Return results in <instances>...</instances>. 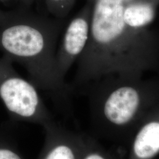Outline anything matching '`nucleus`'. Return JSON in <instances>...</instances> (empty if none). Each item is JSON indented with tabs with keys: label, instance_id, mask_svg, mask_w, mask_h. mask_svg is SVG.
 <instances>
[{
	"label": "nucleus",
	"instance_id": "4",
	"mask_svg": "<svg viewBox=\"0 0 159 159\" xmlns=\"http://www.w3.org/2000/svg\"><path fill=\"white\" fill-rule=\"evenodd\" d=\"M90 84L97 89L94 95L95 111L106 125L125 126L134 119L141 108L142 94L134 85L119 83L114 77Z\"/></svg>",
	"mask_w": 159,
	"mask_h": 159
},
{
	"label": "nucleus",
	"instance_id": "2",
	"mask_svg": "<svg viewBox=\"0 0 159 159\" xmlns=\"http://www.w3.org/2000/svg\"><path fill=\"white\" fill-rule=\"evenodd\" d=\"M66 19L48 17L21 7L0 10V50L27 71L29 81L61 108H69L70 84L58 74L56 56L58 40Z\"/></svg>",
	"mask_w": 159,
	"mask_h": 159
},
{
	"label": "nucleus",
	"instance_id": "6",
	"mask_svg": "<svg viewBox=\"0 0 159 159\" xmlns=\"http://www.w3.org/2000/svg\"><path fill=\"white\" fill-rule=\"evenodd\" d=\"M44 143L38 159H83L88 141L54 120L43 127Z\"/></svg>",
	"mask_w": 159,
	"mask_h": 159
},
{
	"label": "nucleus",
	"instance_id": "10",
	"mask_svg": "<svg viewBox=\"0 0 159 159\" xmlns=\"http://www.w3.org/2000/svg\"><path fill=\"white\" fill-rule=\"evenodd\" d=\"M125 5L135 2H146L159 6V0H123Z\"/></svg>",
	"mask_w": 159,
	"mask_h": 159
},
{
	"label": "nucleus",
	"instance_id": "1",
	"mask_svg": "<svg viewBox=\"0 0 159 159\" xmlns=\"http://www.w3.org/2000/svg\"><path fill=\"white\" fill-rule=\"evenodd\" d=\"M123 0H94L89 37L77 61L73 90L100 80L139 78L159 59V41L148 29H131L124 19Z\"/></svg>",
	"mask_w": 159,
	"mask_h": 159
},
{
	"label": "nucleus",
	"instance_id": "8",
	"mask_svg": "<svg viewBox=\"0 0 159 159\" xmlns=\"http://www.w3.org/2000/svg\"><path fill=\"white\" fill-rule=\"evenodd\" d=\"M75 2V0H46V5L52 17L66 19Z\"/></svg>",
	"mask_w": 159,
	"mask_h": 159
},
{
	"label": "nucleus",
	"instance_id": "5",
	"mask_svg": "<svg viewBox=\"0 0 159 159\" xmlns=\"http://www.w3.org/2000/svg\"><path fill=\"white\" fill-rule=\"evenodd\" d=\"M93 2L87 4L66 25L60 46L57 50L56 63L58 74L65 77L72 65L77 61L87 44Z\"/></svg>",
	"mask_w": 159,
	"mask_h": 159
},
{
	"label": "nucleus",
	"instance_id": "12",
	"mask_svg": "<svg viewBox=\"0 0 159 159\" xmlns=\"http://www.w3.org/2000/svg\"><path fill=\"white\" fill-rule=\"evenodd\" d=\"M9 1L10 0H0V3H5V2H7Z\"/></svg>",
	"mask_w": 159,
	"mask_h": 159
},
{
	"label": "nucleus",
	"instance_id": "3",
	"mask_svg": "<svg viewBox=\"0 0 159 159\" xmlns=\"http://www.w3.org/2000/svg\"><path fill=\"white\" fill-rule=\"evenodd\" d=\"M12 61L0 58V98L8 111L25 123L44 127L54 120L38 89L18 74Z\"/></svg>",
	"mask_w": 159,
	"mask_h": 159
},
{
	"label": "nucleus",
	"instance_id": "13",
	"mask_svg": "<svg viewBox=\"0 0 159 159\" xmlns=\"http://www.w3.org/2000/svg\"><path fill=\"white\" fill-rule=\"evenodd\" d=\"M88 1H92V2L94 1V0H88Z\"/></svg>",
	"mask_w": 159,
	"mask_h": 159
},
{
	"label": "nucleus",
	"instance_id": "7",
	"mask_svg": "<svg viewBox=\"0 0 159 159\" xmlns=\"http://www.w3.org/2000/svg\"><path fill=\"white\" fill-rule=\"evenodd\" d=\"M132 148L137 159H151L159 153V120L143 125L134 138Z\"/></svg>",
	"mask_w": 159,
	"mask_h": 159
},
{
	"label": "nucleus",
	"instance_id": "11",
	"mask_svg": "<svg viewBox=\"0 0 159 159\" xmlns=\"http://www.w3.org/2000/svg\"><path fill=\"white\" fill-rule=\"evenodd\" d=\"M35 0H19L20 3L21 4L22 7H29L33 2L35 1Z\"/></svg>",
	"mask_w": 159,
	"mask_h": 159
},
{
	"label": "nucleus",
	"instance_id": "9",
	"mask_svg": "<svg viewBox=\"0 0 159 159\" xmlns=\"http://www.w3.org/2000/svg\"><path fill=\"white\" fill-rule=\"evenodd\" d=\"M83 159H108L100 150L94 148L91 143H88Z\"/></svg>",
	"mask_w": 159,
	"mask_h": 159
}]
</instances>
